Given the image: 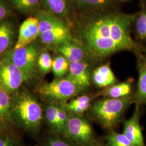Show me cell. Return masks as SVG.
Instances as JSON below:
<instances>
[{"mask_svg": "<svg viewBox=\"0 0 146 146\" xmlns=\"http://www.w3.org/2000/svg\"><path fill=\"white\" fill-rule=\"evenodd\" d=\"M133 18L131 15L113 14L90 22L82 34L89 52L101 58L134 48L129 32Z\"/></svg>", "mask_w": 146, "mask_h": 146, "instance_id": "cell-1", "label": "cell"}, {"mask_svg": "<svg viewBox=\"0 0 146 146\" xmlns=\"http://www.w3.org/2000/svg\"><path fill=\"white\" fill-rule=\"evenodd\" d=\"M11 113L27 131L34 133L39 130L42 123V108L31 95L26 92L17 94L12 101Z\"/></svg>", "mask_w": 146, "mask_h": 146, "instance_id": "cell-2", "label": "cell"}, {"mask_svg": "<svg viewBox=\"0 0 146 146\" xmlns=\"http://www.w3.org/2000/svg\"><path fill=\"white\" fill-rule=\"evenodd\" d=\"M132 102L133 100L129 96L120 99L104 98L91 105L90 113L104 128L112 129Z\"/></svg>", "mask_w": 146, "mask_h": 146, "instance_id": "cell-3", "label": "cell"}, {"mask_svg": "<svg viewBox=\"0 0 146 146\" xmlns=\"http://www.w3.org/2000/svg\"><path fill=\"white\" fill-rule=\"evenodd\" d=\"M81 91L67 77L56 78L52 82L41 84L38 88V92L44 99L57 104H64Z\"/></svg>", "mask_w": 146, "mask_h": 146, "instance_id": "cell-4", "label": "cell"}, {"mask_svg": "<svg viewBox=\"0 0 146 146\" xmlns=\"http://www.w3.org/2000/svg\"><path fill=\"white\" fill-rule=\"evenodd\" d=\"M64 136L78 146H93L94 137L92 127L81 115L69 111Z\"/></svg>", "mask_w": 146, "mask_h": 146, "instance_id": "cell-5", "label": "cell"}, {"mask_svg": "<svg viewBox=\"0 0 146 146\" xmlns=\"http://www.w3.org/2000/svg\"><path fill=\"white\" fill-rule=\"evenodd\" d=\"M38 52L36 48L29 44L14 49L6 58L13 63L24 74L26 80L31 78L35 73Z\"/></svg>", "mask_w": 146, "mask_h": 146, "instance_id": "cell-6", "label": "cell"}, {"mask_svg": "<svg viewBox=\"0 0 146 146\" xmlns=\"http://www.w3.org/2000/svg\"><path fill=\"white\" fill-rule=\"evenodd\" d=\"M26 80L24 74L5 57L1 61L0 86L8 92H15Z\"/></svg>", "mask_w": 146, "mask_h": 146, "instance_id": "cell-7", "label": "cell"}, {"mask_svg": "<svg viewBox=\"0 0 146 146\" xmlns=\"http://www.w3.org/2000/svg\"><path fill=\"white\" fill-rule=\"evenodd\" d=\"M39 35V24L37 17H32L27 19L20 26L18 39L14 49L31 44Z\"/></svg>", "mask_w": 146, "mask_h": 146, "instance_id": "cell-8", "label": "cell"}, {"mask_svg": "<svg viewBox=\"0 0 146 146\" xmlns=\"http://www.w3.org/2000/svg\"><path fill=\"white\" fill-rule=\"evenodd\" d=\"M67 76L81 90L87 88L90 83V73L88 63L83 61L70 63Z\"/></svg>", "mask_w": 146, "mask_h": 146, "instance_id": "cell-9", "label": "cell"}, {"mask_svg": "<svg viewBox=\"0 0 146 146\" xmlns=\"http://www.w3.org/2000/svg\"><path fill=\"white\" fill-rule=\"evenodd\" d=\"M123 134L133 146H145L140 125L139 111L137 107H136L135 111L131 118L125 121Z\"/></svg>", "mask_w": 146, "mask_h": 146, "instance_id": "cell-10", "label": "cell"}, {"mask_svg": "<svg viewBox=\"0 0 146 146\" xmlns=\"http://www.w3.org/2000/svg\"><path fill=\"white\" fill-rule=\"evenodd\" d=\"M55 48L69 63L83 61L86 56L83 47L72 39L67 42L55 46Z\"/></svg>", "mask_w": 146, "mask_h": 146, "instance_id": "cell-11", "label": "cell"}, {"mask_svg": "<svg viewBox=\"0 0 146 146\" xmlns=\"http://www.w3.org/2000/svg\"><path fill=\"white\" fill-rule=\"evenodd\" d=\"M92 78L94 84L101 88H107L117 84V82L109 63L96 68L93 72Z\"/></svg>", "mask_w": 146, "mask_h": 146, "instance_id": "cell-12", "label": "cell"}, {"mask_svg": "<svg viewBox=\"0 0 146 146\" xmlns=\"http://www.w3.org/2000/svg\"><path fill=\"white\" fill-rule=\"evenodd\" d=\"M42 42L49 45L57 46L72 40L70 31L67 26L55 28L40 34Z\"/></svg>", "mask_w": 146, "mask_h": 146, "instance_id": "cell-13", "label": "cell"}, {"mask_svg": "<svg viewBox=\"0 0 146 146\" xmlns=\"http://www.w3.org/2000/svg\"><path fill=\"white\" fill-rule=\"evenodd\" d=\"M131 90V86L130 82H124L116 84L100 91L98 94L106 98L120 99L129 96Z\"/></svg>", "mask_w": 146, "mask_h": 146, "instance_id": "cell-14", "label": "cell"}, {"mask_svg": "<svg viewBox=\"0 0 146 146\" xmlns=\"http://www.w3.org/2000/svg\"><path fill=\"white\" fill-rule=\"evenodd\" d=\"M37 19L38 20L40 34L56 28L67 26L60 19L45 11L40 12Z\"/></svg>", "mask_w": 146, "mask_h": 146, "instance_id": "cell-15", "label": "cell"}, {"mask_svg": "<svg viewBox=\"0 0 146 146\" xmlns=\"http://www.w3.org/2000/svg\"><path fill=\"white\" fill-rule=\"evenodd\" d=\"M90 101L88 96L82 95L72 100L66 107L70 112L81 115L90 108Z\"/></svg>", "mask_w": 146, "mask_h": 146, "instance_id": "cell-16", "label": "cell"}, {"mask_svg": "<svg viewBox=\"0 0 146 146\" xmlns=\"http://www.w3.org/2000/svg\"><path fill=\"white\" fill-rule=\"evenodd\" d=\"M139 74L136 99L139 104H146V64L140 66Z\"/></svg>", "mask_w": 146, "mask_h": 146, "instance_id": "cell-17", "label": "cell"}, {"mask_svg": "<svg viewBox=\"0 0 146 146\" xmlns=\"http://www.w3.org/2000/svg\"><path fill=\"white\" fill-rule=\"evenodd\" d=\"M13 31L8 23L0 24V54L5 52L11 45Z\"/></svg>", "mask_w": 146, "mask_h": 146, "instance_id": "cell-18", "label": "cell"}, {"mask_svg": "<svg viewBox=\"0 0 146 146\" xmlns=\"http://www.w3.org/2000/svg\"><path fill=\"white\" fill-rule=\"evenodd\" d=\"M70 63L62 55L52 60V70L56 78H62L69 71Z\"/></svg>", "mask_w": 146, "mask_h": 146, "instance_id": "cell-19", "label": "cell"}, {"mask_svg": "<svg viewBox=\"0 0 146 146\" xmlns=\"http://www.w3.org/2000/svg\"><path fill=\"white\" fill-rule=\"evenodd\" d=\"M12 100L9 92L0 86V119L3 120L11 113Z\"/></svg>", "mask_w": 146, "mask_h": 146, "instance_id": "cell-20", "label": "cell"}, {"mask_svg": "<svg viewBox=\"0 0 146 146\" xmlns=\"http://www.w3.org/2000/svg\"><path fill=\"white\" fill-rule=\"evenodd\" d=\"M47 8L58 15H65L68 12L66 0H43Z\"/></svg>", "mask_w": 146, "mask_h": 146, "instance_id": "cell-21", "label": "cell"}, {"mask_svg": "<svg viewBox=\"0 0 146 146\" xmlns=\"http://www.w3.org/2000/svg\"><path fill=\"white\" fill-rule=\"evenodd\" d=\"M107 146H134L123 133L112 131L106 137Z\"/></svg>", "mask_w": 146, "mask_h": 146, "instance_id": "cell-22", "label": "cell"}, {"mask_svg": "<svg viewBox=\"0 0 146 146\" xmlns=\"http://www.w3.org/2000/svg\"><path fill=\"white\" fill-rule=\"evenodd\" d=\"M37 64L42 74H46L52 70V60L47 52H41L37 58Z\"/></svg>", "mask_w": 146, "mask_h": 146, "instance_id": "cell-23", "label": "cell"}, {"mask_svg": "<svg viewBox=\"0 0 146 146\" xmlns=\"http://www.w3.org/2000/svg\"><path fill=\"white\" fill-rule=\"evenodd\" d=\"M69 111L66 106L64 104H60L59 110L58 113V120L56 129L55 131L64 135L65 127L68 120Z\"/></svg>", "mask_w": 146, "mask_h": 146, "instance_id": "cell-24", "label": "cell"}, {"mask_svg": "<svg viewBox=\"0 0 146 146\" xmlns=\"http://www.w3.org/2000/svg\"><path fill=\"white\" fill-rule=\"evenodd\" d=\"M59 106L60 104H50L46 107L45 111V115L47 122L54 131L56 129L57 124Z\"/></svg>", "mask_w": 146, "mask_h": 146, "instance_id": "cell-25", "label": "cell"}, {"mask_svg": "<svg viewBox=\"0 0 146 146\" xmlns=\"http://www.w3.org/2000/svg\"><path fill=\"white\" fill-rule=\"evenodd\" d=\"M16 9L23 12L29 11L37 7L39 0H10Z\"/></svg>", "mask_w": 146, "mask_h": 146, "instance_id": "cell-26", "label": "cell"}, {"mask_svg": "<svg viewBox=\"0 0 146 146\" xmlns=\"http://www.w3.org/2000/svg\"><path fill=\"white\" fill-rule=\"evenodd\" d=\"M77 5L84 7L102 8L108 5L110 0H74Z\"/></svg>", "mask_w": 146, "mask_h": 146, "instance_id": "cell-27", "label": "cell"}, {"mask_svg": "<svg viewBox=\"0 0 146 146\" xmlns=\"http://www.w3.org/2000/svg\"><path fill=\"white\" fill-rule=\"evenodd\" d=\"M136 32L142 39L146 38V11L142 13L138 17L136 25Z\"/></svg>", "mask_w": 146, "mask_h": 146, "instance_id": "cell-28", "label": "cell"}, {"mask_svg": "<svg viewBox=\"0 0 146 146\" xmlns=\"http://www.w3.org/2000/svg\"><path fill=\"white\" fill-rule=\"evenodd\" d=\"M43 146H76L70 141L66 140L64 139L53 136L47 139L44 142Z\"/></svg>", "mask_w": 146, "mask_h": 146, "instance_id": "cell-29", "label": "cell"}, {"mask_svg": "<svg viewBox=\"0 0 146 146\" xmlns=\"http://www.w3.org/2000/svg\"><path fill=\"white\" fill-rule=\"evenodd\" d=\"M0 146H22L16 139L6 134H0Z\"/></svg>", "mask_w": 146, "mask_h": 146, "instance_id": "cell-30", "label": "cell"}, {"mask_svg": "<svg viewBox=\"0 0 146 146\" xmlns=\"http://www.w3.org/2000/svg\"><path fill=\"white\" fill-rule=\"evenodd\" d=\"M8 13V8L2 0H0V21L5 18Z\"/></svg>", "mask_w": 146, "mask_h": 146, "instance_id": "cell-31", "label": "cell"}, {"mask_svg": "<svg viewBox=\"0 0 146 146\" xmlns=\"http://www.w3.org/2000/svg\"><path fill=\"white\" fill-rule=\"evenodd\" d=\"M93 146H99V145H93Z\"/></svg>", "mask_w": 146, "mask_h": 146, "instance_id": "cell-32", "label": "cell"}, {"mask_svg": "<svg viewBox=\"0 0 146 146\" xmlns=\"http://www.w3.org/2000/svg\"><path fill=\"white\" fill-rule=\"evenodd\" d=\"M0 66H1V61H0Z\"/></svg>", "mask_w": 146, "mask_h": 146, "instance_id": "cell-33", "label": "cell"}]
</instances>
